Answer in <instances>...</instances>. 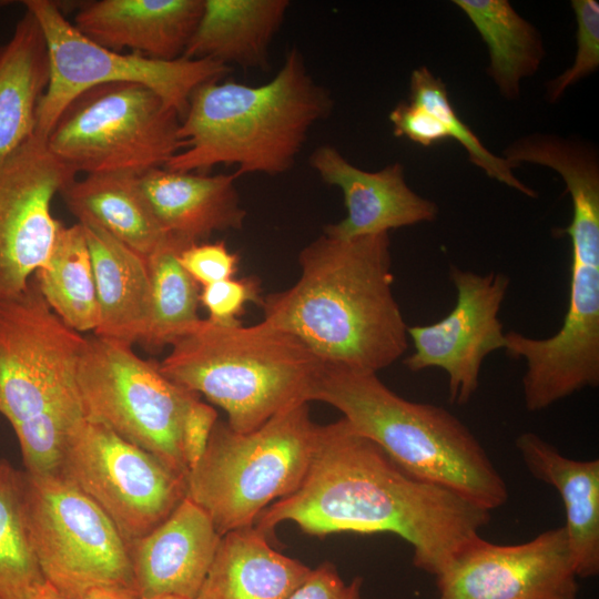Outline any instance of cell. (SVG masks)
I'll use <instances>...</instances> for the list:
<instances>
[{"mask_svg":"<svg viewBox=\"0 0 599 599\" xmlns=\"http://www.w3.org/2000/svg\"><path fill=\"white\" fill-rule=\"evenodd\" d=\"M221 537L206 511L185 497L162 522L129 542L138 597L196 599Z\"/></svg>","mask_w":599,"mask_h":599,"instance_id":"ac0fdd59","label":"cell"},{"mask_svg":"<svg viewBox=\"0 0 599 599\" xmlns=\"http://www.w3.org/2000/svg\"><path fill=\"white\" fill-rule=\"evenodd\" d=\"M33 278L50 308L72 329L94 332L99 306L83 226L62 224L44 265Z\"/></svg>","mask_w":599,"mask_h":599,"instance_id":"83f0119b","label":"cell"},{"mask_svg":"<svg viewBox=\"0 0 599 599\" xmlns=\"http://www.w3.org/2000/svg\"><path fill=\"white\" fill-rule=\"evenodd\" d=\"M311 568L274 550L254 525L221 537L196 599H288Z\"/></svg>","mask_w":599,"mask_h":599,"instance_id":"603a6c76","label":"cell"},{"mask_svg":"<svg viewBox=\"0 0 599 599\" xmlns=\"http://www.w3.org/2000/svg\"><path fill=\"white\" fill-rule=\"evenodd\" d=\"M23 473L30 540L47 583L69 599L100 588L136 595L129 544L108 515L60 471Z\"/></svg>","mask_w":599,"mask_h":599,"instance_id":"8fae6325","label":"cell"},{"mask_svg":"<svg viewBox=\"0 0 599 599\" xmlns=\"http://www.w3.org/2000/svg\"><path fill=\"white\" fill-rule=\"evenodd\" d=\"M60 194L78 221L95 222L144 257L173 238L152 214L136 174H87L71 181Z\"/></svg>","mask_w":599,"mask_h":599,"instance_id":"484cf974","label":"cell"},{"mask_svg":"<svg viewBox=\"0 0 599 599\" xmlns=\"http://www.w3.org/2000/svg\"><path fill=\"white\" fill-rule=\"evenodd\" d=\"M99 306L94 335L133 345L143 341L150 316V273L146 257L99 224L82 220Z\"/></svg>","mask_w":599,"mask_h":599,"instance_id":"7402d4cb","label":"cell"},{"mask_svg":"<svg viewBox=\"0 0 599 599\" xmlns=\"http://www.w3.org/2000/svg\"><path fill=\"white\" fill-rule=\"evenodd\" d=\"M234 174L206 175L155 167L138 175L141 192L161 229L186 244L243 227L246 211Z\"/></svg>","mask_w":599,"mask_h":599,"instance_id":"ffe728a7","label":"cell"},{"mask_svg":"<svg viewBox=\"0 0 599 599\" xmlns=\"http://www.w3.org/2000/svg\"><path fill=\"white\" fill-rule=\"evenodd\" d=\"M190 244L172 238L148 260L150 316L141 344L152 351L171 346L199 319V284L183 268L179 253Z\"/></svg>","mask_w":599,"mask_h":599,"instance_id":"f1b7e54d","label":"cell"},{"mask_svg":"<svg viewBox=\"0 0 599 599\" xmlns=\"http://www.w3.org/2000/svg\"><path fill=\"white\" fill-rule=\"evenodd\" d=\"M485 42L487 75L500 95L520 97L521 81L540 68L546 51L539 30L520 16L508 0H454Z\"/></svg>","mask_w":599,"mask_h":599,"instance_id":"4316f807","label":"cell"},{"mask_svg":"<svg viewBox=\"0 0 599 599\" xmlns=\"http://www.w3.org/2000/svg\"><path fill=\"white\" fill-rule=\"evenodd\" d=\"M288 7L287 0H203L183 57L265 68L268 45Z\"/></svg>","mask_w":599,"mask_h":599,"instance_id":"cb8c5ba5","label":"cell"},{"mask_svg":"<svg viewBox=\"0 0 599 599\" xmlns=\"http://www.w3.org/2000/svg\"><path fill=\"white\" fill-rule=\"evenodd\" d=\"M152 599H190V598L177 597V596H163V597H158V598H152Z\"/></svg>","mask_w":599,"mask_h":599,"instance_id":"ab89813d","label":"cell"},{"mask_svg":"<svg viewBox=\"0 0 599 599\" xmlns=\"http://www.w3.org/2000/svg\"><path fill=\"white\" fill-rule=\"evenodd\" d=\"M85 336L50 308L32 277L0 304V414L12 426L26 471H59L84 419L77 368Z\"/></svg>","mask_w":599,"mask_h":599,"instance_id":"5b68a950","label":"cell"},{"mask_svg":"<svg viewBox=\"0 0 599 599\" xmlns=\"http://www.w3.org/2000/svg\"><path fill=\"white\" fill-rule=\"evenodd\" d=\"M81 599H140L135 593L111 588H100L90 591Z\"/></svg>","mask_w":599,"mask_h":599,"instance_id":"74e56055","label":"cell"},{"mask_svg":"<svg viewBox=\"0 0 599 599\" xmlns=\"http://www.w3.org/2000/svg\"><path fill=\"white\" fill-rule=\"evenodd\" d=\"M37 599H69L59 595L50 585L43 590V592Z\"/></svg>","mask_w":599,"mask_h":599,"instance_id":"f35d334b","label":"cell"},{"mask_svg":"<svg viewBox=\"0 0 599 599\" xmlns=\"http://www.w3.org/2000/svg\"><path fill=\"white\" fill-rule=\"evenodd\" d=\"M332 106L329 93L293 48L275 77L261 85L217 79L197 87L180 123L184 149L164 167L196 172L226 164L236 166L237 176L282 174Z\"/></svg>","mask_w":599,"mask_h":599,"instance_id":"3957f363","label":"cell"},{"mask_svg":"<svg viewBox=\"0 0 599 599\" xmlns=\"http://www.w3.org/2000/svg\"><path fill=\"white\" fill-rule=\"evenodd\" d=\"M75 175L37 135L0 160V304L47 262L62 226L52 201Z\"/></svg>","mask_w":599,"mask_h":599,"instance_id":"5bb4252c","label":"cell"},{"mask_svg":"<svg viewBox=\"0 0 599 599\" xmlns=\"http://www.w3.org/2000/svg\"><path fill=\"white\" fill-rule=\"evenodd\" d=\"M216 420V410L199 396L189 405L182 428V448L189 471L202 457Z\"/></svg>","mask_w":599,"mask_h":599,"instance_id":"8d00e7d4","label":"cell"},{"mask_svg":"<svg viewBox=\"0 0 599 599\" xmlns=\"http://www.w3.org/2000/svg\"><path fill=\"white\" fill-rule=\"evenodd\" d=\"M287 520L313 536L395 534L412 546L415 567L437 577L480 536L490 511L410 476L341 418L317 425L301 486L266 507L254 526L268 537Z\"/></svg>","mask_w":599,"mask_h":599,"instance_id":"6da1fadb","label":"cell"},{"mask_svg":"<svg viewBox=\"0 0 599 599\" xmlns=\"http://www.w3.org/2000/svg\"><path fill=\"white\" fill-rule=\"evenodd\" d=\"M59 471L91 498L129 542L162 522L186 496V479L105 426L83 419Z\"/></svg>","mask_w":599,"mask_h":599,"instance_id":"4fadbf2b","label":"cell"},{"mask_svg":"<svg viewBox=\"0 0 599 599\" xmlns=\"http://www.w3.org/2000/svg\"><path fill=\"white\" fill-rule=\"evenodd\" d=\"M408 101L432 112L444 124L449 139L463 145L469 161L486 175L528 197H537L536 191L515 175V166L501 155L489 151L464 122L449 99L445 83L427 67H419L412 72Z\"/></svg>","mask_w":599,"mask_h":599,"instance_id":"4dcf8cb0","label":"cell"},{"mask_svg":"<svg viewBox=\"0 0 599 599\" xmlns=\"http://www.w3.org/2000/svg\"><path fill=\"white\" fill-rule=\"evenodd\" d=\"M457 292L451 312L428 325L408 326L414 351L404 359L410 372L436 367L448 376V399L467 404L479 386L485 358L506 345L499 311L510 280L501 272L481 275L450 264Z\"/></svg>","mask_w":599,"mask_h":599,"instance_id":"9a60e30c","label":"cell"},{"mask_svg":"<svg viewBox=\"0 0 599 599\" xmlns=\"http://www.w3.org/2000/svg\"><path fill=\"white\" fill-rule=\"evenodd\" d=\"M312 400L337 408L404 471L491 511L508 499L502 476L469 428L441 406L407 400L376 373L326 366Z\"/></svg>","mask_w":599,"mask_h":599,"instance_id":"277c9868","label":"cell"},{"mask_svg":"<svg viewBox=\"0 0 599 599\" xmlns=\"http://www.w3.org/2000/svg\"><path fill=\"white\" fill-rule=\"evenodd\" d=\"M308 403L294 404L250 433L216 420L205 450L186 477V496L224 534L254 525L274 499L301 486L314 450L317 425Z\"/></svg>","mask_w":599,"mask_h":599,"instance_id":"52a82bcc","label":"cell"},{"mask_svg":"<svg viewBox=\"0 0 599 599\" xmlns=\"http://www.w3.org/2000/svg\"><path fill=\"white\" fill-rule=\"evenodd\" d=\"M576 18V54L569 68L546 84V99L558 102L568 89L599 69V2L572 0Z\"/></svg>","mask_w":599,"mask_h":599,"instance_id":"1f68e13d","label":"cell"},{"mask_svg":"<svg viewBox=\"0 0 599 599\" xmlns=\"http://www.w3.org/2000/svg\"><path fill=\"white\" fill-rule=\"evenodd\" d=\"M311 166L328 185L341 190L346 216L326 225L324 234L351 240L388 233L390 230L433 222L437 204L413 191L404 166L396 162L370 172L352 164L334 146L324 144L314 150Z\"/></svg>","mask_w":599,"mask_h":599,"instance_id":"e0dca14e","label":"cell"},{"mask_svg":"<svg viewBox=\"0 0 599 599\" xmlns=\"http://www.w3.org/2000/svg\"><path fill=\"white\" fill-rule=\"evenodd\" d=\"M577 595H578V591L577 592H571V593H568L559 599H578L577 598Z\"/></svg>","mask_w":599,"mask_h":599,"instance_id":"60d3db41","label":"cell"},{"mask_svg":"<svg viewBox=\"0 0 599 599\" xmlns=\"http://www.w3.org/2000/svg\"><path fill=\"white\" fill-rule=\"evenodd\" d=\"M324 367L297 337L265 319L243 326L200 318L159 363L166 378L220 406L236 433L309 403Z\"/></svg>","mask_w":599,"mask_h":599,"instance_id":"8992f818","label":"cell"},{"mask_svg":"<svg viewBox=\"0 0 599 599\" xmlns=\"http://www.w3.org/2000/svg\"><path fill=\"white\" fill-rule=\"evenodd\" d=\"M47 587L28 529L24 473L0 459V599H37Z\"/></svg>","mask_w":599,"mask_h":599,"instance_id":"f546056e","label":"cell"},{"mask_svg":"<svg viewBox=\"0 0 599 599\" xmlns=\"http://www.w3.org/2000/svg\"><path fill=\"white\" fill-rule=\"evenodd\" d=\"M301 275L263 297L265 321L297 337L324 365L376 373L408 347L393 292L388 233L341 240L323 234L298 255Z\"/></svg>","mask_w":599,"mask_h":599,"instance_id":"7a4b0ae2","label":"cell"},{"mask_svg":"<svg viewBox=\"0 0 599 599\" xmlns=\"http://www.w3.org/2000/svg\"><path fill=\"white\" fill-rule=\"evenodd\" d=\"M179 261L201 286L232 278L238 271L240 255L223 241L193 243L179 253Z\"/></svg>","mask_w":599,"mask_h":599,"instance_id":"836d02e7","label":"cell"},{"mask_svg":"<svg viewBox=\"0 0 599 599\" xmlns=\"http://www.w3.org/2000/svg\"><path fill=\"white\" fill-rule=\"evenodd\" d=\"M39 22L49 52L50 80L42 95L34 135L45 140L64 109L87 90L106 83L142 84L155 92L180 118L201 84L221 79L230 68L210 59L182 57L172 61L141 53H121L82 34L50 0H24Z\"/></svg>","mask_w":599,"mask_h":599,"instance_id":"7c38bea8","label":"cell"},{"mask_svg":"<svg viewBox=\"0 0 599 599\" xmlns=\"http://www.w3.org/2000/svg\"><path fill=\"white\" fill-rule=\"evenodd\" d=\"M576 578L564 526L518 545L479 536L435 577L437 599H559L578 591Z\"/></svg>","mask_w":599,"mask_h":599,"instance_id":"2e32d148","label":"cell"},{"mask_svg":"<svg viewBox=\"0 0 599 599\" xmlns=\"http://www.w3.org/2000/svg\"><path fill=\"white\" fill-rule=\"evenodd\" d=\"M362 583L361 577L345 582L334 565L324 562L311 570L288 599H362Z\"/></svg>","mask_w":599,"mask_h":599,"instance_id":"d590c367","label":"cell"},{"mask_svg":"<svg viewBox=\"0 0 599 599\" xmlns=\"http://www.w3.org/2000/svg\"><path fill=\"white\" fill-rule=\"evenodd\" d=\"M77 382L85 419L151 453L186 479L182 428L196 393L166 378L159 363L140 357L132 345L97 335L85 336Z\"/></svg>","mask_w":599,"mask_h":599,"instance_id":"30bf717a","label":"cell"},{"mask_svg":"<svg viewBox=\"0 0 599 599\" xmlns=\"http://www.w3.org/2000/svg\"><path fill=\"white\" fill-rule=\"evenodd\" d=\"M181 118L151 89L116 82L77 97L45 138L50 152L75 173L141 174L164 167L184 149Z\"/></svg>","mask_w":599,"mask_h":599,"instance_id":"9c48e42d","label":"cell"},{"mask_svg":"<svg viewBox=\"0 0 599 599\" xmlns=\"http://www.w3.org/2000/svg\"><path fill=\"white\" fill-rule=\"evenodd\" d=\"M572 217L569 304L559 331L546 338L506 333V353L524 359L522 395L529 412L544 410L599 385V180L566 183Z\"/></svg>","mask_w":599,"mask_h":599,"instance_id":"ba28073f","label":"cell"},{"mask_svg":"<svg viewBox=\"0 0 599 599\" xmlns=\"http://www.w3.org/2000/svg\"><path fill=\"white\" fill-rule=\"evenodd\" d=\"M50 80L42 29L26 10L0 45V160L35 133L37 110Z\"/></svg>","mask_w":599,"mask_h":599,"instance_id":"d4e9b609","label":"cell"},{"mask_svg":"<svg viewBox=\"0 0 599 599\" xmlns=\"http://www.w3.org/2000/svg\"><path fill=\"white\" fill-rule=\"evenodd\" d=\"M261 282L255 276L229 278L202 286L200 303L209 313L207 319L222 325L241 324L245 306H261Z\"/></svg>","mask_w":599,"mask_h":599,"instance_id":"d6a6232c","label":"cell"},{"mask_svg":"<svg viewBox=\"0 0 599 599\" xmlns=\"http://www.w3.org/2000/svg\"><path fill=\"white\" fill-rule=\"evenodd\" d=\"M203 0H97L83 4L74 27L98 44L172 61L184 55Z\"/></svg>","mask_w":599,"mask_h":599,"instance_id":"d6986e66","label":"cell"},{"mask_svg":"<svg viewBox=\"0 0 599 599\" xmlns=\"http://www.w3.org/2000/svg\"><path fill=\"white\" fill-rule=\"evenodd\" d=\"M393 132L423 146L449 139L444 124L428 110L410 101L399 102L390 112Z\"/></svg>","mask_w":599,"mask_h":599,"instance_id":"e575fe53","label":"cell"},{"mask_svg":"<svg viewBox=\"0 0 599 599\" xmlns=\"http://www.w3.org/2000/svg\"><path fill=\"white\" fill-rule=\"evenodd\" d=\"M515 446L527 470L552 486L561 497L564 526L576 576L599 572V460L564 456L555 446L532 432L521 433Z\"/></svg>","mask_w":599,"mask_h":599,"instance_id":"44dd1931","label":"cell"}]
</instances>
